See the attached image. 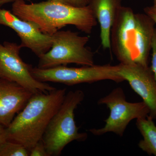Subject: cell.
Wrapping results in <instances>:
<instances>
[{"label":"cell","mask_w":156,"mask_h":156,"mask_svg":"<svg viewBox=\"0 0 156 156\" xmlns=\"http://www.w3.org/2000/svg\"><path fill=\"white\" fill-rule=\"evenodd\" d=\"M155 24L147 14L121 7L110 33L111 48L120 63L148 66Z\"/></svg>","instance_id":"cell-1"},{"label":"cell","mask_w":156,"mask_h":156,"mask_svg":"<svg viewBox=\"0 0 156 156\" xmlns=\"http://www.w3.org/2000/svg\"><path fill=\"white\" fill-rule=\"evenodd\" d=\"M12 12L20 19L35 23L43 33L52 35L67 25L90 34L98 21L89 6L76 7L54 1L27 3L15 0Z\"/></svg>","instance_id":"cell-2"},{"label":"cell","mask_w":156,"mask_h":156,"mask_svg":"<svg viewBox=\"0 0 156 156\" xmlns=\"http://www.w3.org/2000/svg\"><path fill=\"white\" fill-rule=\"evenodd\" d=\"M66 91L64 88L34 94L6 128L7 140L22 144L30 151L42 139L50 120L63 102Z\"/></svg>","instance_id":"cell-3"},{"label":"cell","mask_w":156,"mask_h":156,"mask_svg":"<svg viewBox=\"0 0 156 156\" xmlns=\"http://www.w3.org/2000/svg\"><path fill=\"white\" fill-rule=\"evenodd\" d=\"M84 97V92L81 90L68 92L50 120L42 138L50 156L60 155L65 147L72 141L87 139L88 134L79 132L80 128L74 119L75 110Z\"/></svg>","instance_id":"cell-4"},{"label":"cell","mask_w":156,"mask_h":156,"mask_svg":"<svg viewBox=\"0 0 156 156\" xmlns=\"http://www.w3.org/2000/svg\"><path fill=\"white\" fill-rule=\"evenodd\" d=\"M50 35L52 46L39 57L37 67L46 69L71 63L83 66L94 65V53L86 47L89 37L82 36L69 30H59Z\"/></svg>","instance_id":"cell-5"},{"label":"cell","mask_w":156,"mask_h":156,"mask_svg":"<svg viewBox=\"0 0 156 156\" xmlns=\"http://www.w3.org/2000/svg\"><path fill=\"white\" fill-rule=\"evenodd\" d=\"M119 65L94 64L79 68L60 66L46 69L32 67L31 72L34 78L41 82H53L67 86H74L83 83H91L105 80L121 83L124 80L119 74Z\"/></svg>","instance_id":"cell-6"},{"label":"cell","mask_w":156,"mask_h":156,"mask_svg":"<svg viewBox=\"0 0 156 156\" xmlns=\"http://www.w3.org/2000/svg\"><path fill=\"white\" fill-rule=\"evenodd\" d=\"M98 103L106 105L110 113L108 118L104 121L105 124L103 127L89 130L96 136L113 132L122 136L131 121L147 117L150 113L149 108L144 101L134 103L127 101L121 88L114 89L108 95L101 98Z\"/></svg>","instance_id":"cell-7"},{"label":"cell","mask_w":156,"mask_h":156,"mask_svg":"<svg viewBox=\"0 0 156 156\" xmlns=\"http://www.w3.org/2000/svg\"><path fill=\"white\" fill-rule=\"evenodd\" d=\"M22 48L13 42L0 43V79L17 83L34 94L48 93L56 89L34 78L31 72L32 66L24 62L20 55Z\"/></svg>","instance_id":"cell-8"},{"label":"cell","mask_w":156,"mask_h":156,"mask_svg":"<svg viewBox=\"0 0 156 156\" xmlns=\"http://www.w3.org/2000/svg\"><path fill=\"white\" fill-rule=\"evenodd\" d=\"M1 7L0 25L8 27L16 33L23 48H28L38 58L50 50L52 44L50 35L43 33L35 23L20 19Z\"/></svg>","instance_id":"cell-9"},{"label":"cell","mask_w":156,"mask_h":156,"mask_svg":"<svg viewBox=\"0 0 156 156\" xmlns=\"http://www.w3.org/2000/svg\"><path fill=\"white\" fill-rule=\"evenodd\" d=\"M119 65V75L149 108V115L156 118V81L151 68L138 64Z\"/></svg>","instance_id":"cell-10"},{"label":"cell","mask_w":156,"mask_h":156,"mask_svg":"<svg viewBox=\"0 0 156 156\" xmlns=\"http://www.w3.org/2000/svg\"><path fill=\"white\" fill-rule=\"evenodd\" d=\"M33 94L17 83L0 79V124L8 127Z\"/></svg>","instance_id":"cell-11"},{"label":"cell","mask_w":156,"mask_h":156,"mask_svg":"<svg viewBox=\"0 0 156 156\" xmlns=\"http://www.w3.org/2000/svg\"><path fill=\"white\" fill-rule=\"evenodd\" d=\"M122 0H89L88 5L91 9L99 23L100 39L104 49H111L110 33L112 27Z\"/></svg>","instance_id":"cell-12"},{"label":"cell","mask_w":156,"mask_h":156,"mask_svg":"<svg viewBox=\"0 0 156 156\" xmlns=\"http://www.w3.org/2000/svg\"><path fill=\"white\" fill-rule=\"evenodd\" d=\"M154 119L148 115L136 119V126L143 139L138 143V146L150 155L156 156V126Z\"/></svg>","instance_id":"cell-13"},{"label":"cell","mask_w":156,"mask_h":156,"mask_svg":"<svg viewBox=\"0 0 156 156\" xmlns=\"http://www.w3.org/2000/svg\"><path fill=\"white\" fill-rule=\"evenodd\" d=\"M30 151L20 144L6 140L0 145V156H29Z\"/></svg>","instance_id":"cell-14"},{"label":"cell","mask_w":156,"mask_h":156,"mask_svg":"<svg viewBox=\"0 0 156 156\" xmlns=\"http://www.w3.org/2000/svg\"><path fill=\"white\" fill-rule=\"evenodd\" d=\"M30 156H50L42 140L37 143L30 151Z\"/></svg>","instance_id":"cell-15"},{"label":"cell","mask_w":156,"mask_h":156,"mask_svg":"<svg viewBox=\"0 0 156 156\" xmlns=\"http://www.w3.org/2000/svg\"><path fill=\"white\" fill-rule=\"evenodd\" d=\"M151 50L152 54L151 66V68L153 73L154 76L156 81V28L154 30L152 41Z\"/></svg>","instance_id":"cell-16"},{"label":"cell","mask_w":156,"mask_h":156,"mask_svg":"<svg viewBox=\"0 0 156 156\" xmlns=\"http://www.w3.org/2000/svg\"><path fill=\"white\" fill-rule=\"evenodd\" d=\"M58 2L76 7H84L88 5L89 0H48Z\"/></svg>","instance_id":"cell-17"},{"label":"cell","mask_w":156,"mask_h":156,"mask_svg":"<svg viewBox=\"0 0 156 156\" xmlns=\"http://www.w3.org/2000/svg\"><path fill=\"white\" fill-rule=\"evenodd\" d=\"M6 140V128L0 124V145Z\"/></svg>","instance_id":"cell-18"},{"label":"cell","mask_w":156,"mask_h":156,"mask_svg":"<svg viewBox=\"0 0 156 156\" xmlns=\"http://www.w3.org/2000/svg\"><path fill=\"white\" fill-rule=\"evenodd\" d=\"M145 14L148 15L153 20L155 23L156 24V13L154 12L153 11H151L150 9L148 7H146L144 9Z\"/></svg>","instance_id":"cell-19"},{"label":"cell","mask_w":156,"mask_h":156,"mask_svg":"<svg viewBox=\"0 0 156 156\" xmlns=\"http://www.w3.org/2000/svg\"><path fill=\"white\" fill-rule=\"evenodd\" d=\"M15 0H0V6L8 4V3H13Z\"/></svg>","instance_id":"cell-20"},{"label":"cell","mask_w":156,"mask_h":156,"mask_svg":"<svg viewBox=\"0 0 156 156\" xmlns=\"http://www.w3.org/2000/svg\"><path fill=\"white\" fill-rule=\"evenodd\" d=\"M151 11H153L154 13H156V0H154V4L153 6L151 7H148Z\"/></svg>","instance_id":"cell-21"}]
</instances>
